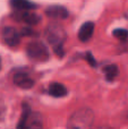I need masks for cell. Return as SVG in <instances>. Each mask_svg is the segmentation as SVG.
<instances>
[{
    "label": "cell",
    "mask_w": 128,
    "mask_h": 129,
    "mask_svg": "<svg viewBox=\"0 0 128 129\" xmlns=\"http://www.w3.org/2000/svg\"><path fill=\"white\" fill-rule=\"evenodd\" d=\"M94 122V113L88 108L78 109L69 117L67 129H92Z\"/></svg>",
    "instance_id": "1"
},
{
    "label": "cell",
    "mask_w": 128,
    "mask_h": 129,
    "mask_svg": "<svg viewBox=\"0 0 128 129\" xmlns=\"http://www.w3.org/2000/svg\"><path fill=\"white\" fill-rule=\"evenodd\" d=\"M45 38H47L48 42L53 47L54 51L59 54L62 56L63 53V43L66 41V31L63 27L59 24H50L44 31Z\"/></svg>",
    "instance_id": "2"
},
{
    "label": "cell",
    "mask_w": 128,
    "mask_h": 129,
    "mask_svg": "<svg viewBox=\"0 0 128 129\" xmlns=\"http://www.w3.org/2000/svg\"><path fill=\"white\" fill-rule=\"evenodd\" d=\"M27 56L34 61H45L49 58V51L47 45L41 41H32L26 48Z\"/></svg>",
    "instance_id": "3"
},
{
    "label": "cell",
    "mask_w": 128,
    "mask_h": 129,
    "mask_svg": "<svg viewBox=\"0 0 128 129\" xmlns=\"http://www.w3.org/2000/svg\"><path fill=\"white\" fill-rule=\"evenodd\" d=\"M2 40L9 47H15V45H17L19 43L20 35L14 27L6 26L2 29Z\"/></svg>",
    "instance_id": "4"
},
{
    "label": "cell",
    "mask_w": 128,
    "mask_h": 129,
    "mask_svg": "<svg viewBox=\"0 0 128 129\" xmlns=\"http://www.w3.org/2000/svg\"><path fill=\"white\" fill-rule=\"evenodd\" d=\"M47 16L54 19H66L68 17V10L63 6H50L45 11Z\"/></svg>",
    "instance_id": "5"
},
{
    "label": "cell",
    "mask_w": 128,
    "mask_h": 129,
    "mask_svg": "<svg viewBox=\"0 0 128 129\" xmlns=\"http://www.w3.org/2000/svg\"><path fill=\"white\" fill-rule=\"evenodd\" d=\"M14 83H15V85H17L18 87L25 88V89L31 88L34 85V80L32 79L27 74H24V73L15 74V76H14Z\"/></svg>",
    "instance_id": "6"
},
{
    "label": "cell",
    "mask_w": 128,
    "mask_h": 129,
    "mask_svg": "<svg viewBox=\"0 0 128 129\" xmlns=\"http://www.w3.org/2000/svg\"><path fill=\"white\" fill-rule=\"evenodd\" d=\"M93 32H94V24L92 22L84 23L78 31V39L82 42H87L92 38Z\"/></svg>",
    "instance_id": "7"
},
{
    "label": "cell",
    "mask_w": 128,
    "mask_h": 129,
    "mask_svg": "<svg viewBox=\"0 0 128 129\" xmlns=\"http://www.w3.org/2000/svg\"><path fill=\"white\" fill-rule=\"evenodd\" d=\"M18 17H19L18 19L24 22V23H26L27 25H35L41 20L40 16L34 14V13H32V11H23L22 14L18 15Z\"/></svg>",
    "instance_id": "8"
},
{
    "label": "cell",
    "mask_w": 128,
    "mask_h": 129,
    "mask_svg": "<svg viewBox=\"0 0 128 129\" xmlns=\"http://www.w3.org/2000/svg\"><path fill=\"white\" fill-rule=\"evenodd\" d=\"M25 129H43L42 117L40 113H31Z\"/></svg>",
    "instance_id": "9"
},
{
    "label": "cell",
    "mask_w": 128,
    "mask_h": 129,
    "mask_svg": "<svg viewBox=\"0 0 128 129\" xmlns=\"http://www.w3.org/2000/svg\"><path fill=\"white\" fill-rule=\"evenodd\" d=\"M49 94L54 98H62L67 94V89L60 83H52L49 86Z\"/></svg>",
    "instance_id": "10"
},
{
    "label": "cell",
    "mask_w": 128,
    "mask_h": 129,
    "mask_svg": "<svg viewBox=\"0 0 128 129\" xmlns=\"http://www.w3.org/2000/svg\"><path fill=\"white\" fill-rule=\"evenodd\" d=\"M11 6L17 10H24V11H29V9H33L36 7L35 4L29 1H25V0H14L11 1Z\"/></svg>",
    "instance_id": "11"
},
{
    "label": "cell",
    "mask_w": 128,
    "mask_h": 129,
    "mask_svg": "<svg viewBox=\"0 0 128 129\" xmlns=\"http://www.w3.org/2000/svg\"><path fill=\"white\" fill-rule=\"evenodd\" d=\"M29 116H31V110H29L28 105L23 104V112L22 116H20V119L17 123V128L16 129H25L27 125V121L29 119Z\"/></svg>",
    "instance_id": "12"
},
{
    "label": "cell",
    "mask_w": 128,
    "mask_h": 129,
    "mask_svg": "<svg viewBox=\"0 0 128 129\" xmlns=\"http://www.w3.org/2000/svg\"><path fill=\"white\" fill-rule=\"evenodd\" d=\"M103 71H104V74H106V78L108 80L115 79V77L118 75V73H119L118 67L116 66V64H109V66H107L106 68L103 69Z\"/></svg>",
    "instance_id": "13"
},
{
    "label": "cell",
    "mask_w": 128,
    "mask_h": 129,
    "mask_svg": "<svg viewBox=\"0 0 128 129\" xmlns=\"http://www.w3.org/2000/svg\"><path fill=\"white\" fill-rule=\"evenodd\" d=\"M113 36L117 38L118 40L121 41H126L128 39V31L124 28H119V29H115L113 31Z\"/></svg>",
    "instance_id": "14"
},
{
    "label": "cell",
    "mask_w": 128,
    "mask_h": 129,
    "mask_svg": "<svg viewBox=\"0 0 128 129\" xmlns=\"http://www.w3.org/2000/svg\"><path fill=\"white\" fill-rule=\"evenodd\" d=\"M6 104L4 103V101L0 100V121H2L5 119V116H6Z\"/></svg>",
    "instance_id": "15"
},
{
    "label": "cell",
    "mask_w": 128,
    "mask_h": 129,
    "mask_svg": "<svg viewBox=\"0 0 128 129\" xmlns=\"http://www.w3.org/2000/svg\"><path fill=\"white\" fill-rule=\"evenodd\" d=\"M86 59H87V61H88V63L91 64V66H95V60H94V58H93V56H92V53H90V52H87L86 53Z\"/></svg>",
    "instance_id": "16"
},
{
    "label": "cell",
    "mask_w": 128,
    "mask_h": 129,
    "mask_svg": "<svg viewBox=\"0 0 128 129\" xmlns=\"http://www.w3.org/2000/svg\"><path fill=\"white\" fill-rule=\"evenodd\" d=\"M22 34L23 35H29V34H33V31L29 27H25V28H23Z\"/></svg>",
    "instance_id": "17"
},
{
    "label": "cell",
    "mask_w": 128,
    "mask_h": 129,
    "mask_svg": "<svg viewBox=\"0 0 128 129\" xmlns=\"http://www.w3.org/2000/svg\"><path fill=\"white\" fill-rule=\"evenodd\" d=\"M98 129H110V128H108V127H101V128H98Z\"/></svg>",
    "instance_id": "18"
},
{
    "label": "cell",
    "mask_w": 128,
    "mask_h": 129,
    "mask_svg": "<svg viewBox=\"0 0 128 129\" xmlns=\"http://www.w3.org/2000/svg\"><path fill=\"white\" fill-rule=\"evenodd\" d=\"M0 66H1V64H0Z\"/></svg>",
    "instance_id": "19"
}]
</instances>
